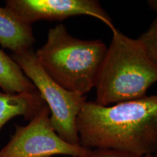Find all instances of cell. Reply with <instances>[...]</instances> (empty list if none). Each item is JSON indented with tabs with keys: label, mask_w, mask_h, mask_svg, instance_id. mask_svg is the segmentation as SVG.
I'll return each mask as SVG.
<instances>
[{
	"label": "cell",
	"mask_w": 157,
	"mask_h": 157,
	"mask_svg": "<svg viewBox=\"0 0 157 157\" xmlns=\"http://www.w3.org/2000/svg\"><path fill=\"white\" fill-rule=\"evenodd\" d=\"M15 128L10 140L0 149V157H78L89 151L82 146L70 144L57 134L51 124L47 105L28 124H15Z\"/></svg>",
	"instance_id": "cell-5"
},
{
	"label": "cell",
	"mask_w": 157,
	"mask_h": 157,
	"mask_svg": "<svg viewBox=\"0 0 157 157\" xmlns=\"http://www.w3.org/2000/svg\"><path fill=\"white\" fill-rule=\"evenodd\" d=\"M11 58L34 84L48 105L56 132L70 144L80 146L76 119L87 102L85 96L68 91L56 83L39 64L32 48L13 52Z\"/></svg>",
	"instance_id": "cell-4"
},
{
	"label": "cell",
	"mask_w": 157,
	"mask_h": 157,
	"mask_svg": "<svg viewBox=\"0 0 157 157\" xmlns=\"http://www.w3.org/2000/svg\"><path fill=\"white\" fill-rule=\"evenodd\" d=\"M46 105L38 91L15 94L0 91V131L15 117L31 120Z\"/></svg>",
	"instance_id": "cell-8"
},
{
	"label": "cell",
	"mask_w": 157,
	"mask_h": 157,
	"mask_svg": "<svg viewBox=\"0 0 157 157\" xmlns=\"http://www.w3.org/2000/svg\"><path fill=\"white\" fill-rule=\"evenodd\" d=\"M5 7L29 25L39 21H61L87 15L102 21L111 31L116 29L98 0H7Z\"/></svg>",
	"instance_id": "cell-6"
},
{
	"label": "cell",
	"mask_w": 157,
	"mask_h": 157,
	"mask_svg": "<svg viewBox=\"0 0 157 157\" xmlns=\"http://www.w3.org/2000/svg\"><path fill=\"white\" fill-rule=\"evenodd\" d=\"M78 157H145L132 153L113 149H89L84 156Z\"/></svg>",
	"instance_id": "cell-11"
},
{
	"label": "cell",
	"mask_w": 157,
	"mask_h": 157,
	"mask_svg": "<svg viewBox=\"0 0 157 157\" xmlns=\"http://www.w3.org/2000/svg\"><path fill=\"white\" fill-rule=\"evenodd\" d=\"M157 82V64L137 39L116 28L108 47L95 88V103L103 106L139 99Z\"/></svg>",
	"instance_id": "cell-2"
},
{
	"label": "cell",
	"mask_w": 157,
	"mask_h": 157,
	"mask_svg": "<svg viewBox=\"0 0 157 157\" xmlns=\"http://www.w3.org/2000/svg\"><path fill=\"white\" fill-rule=\"evenodd\" d=\"M137 39L144 47L149 58L157 64V17Z\"/></svg>",
	"instance_id": "cell-10"
},
{
	"label": "cell",
	"mask_w": 157,
	"mask_h": 157,
	"mask_svg": "<svg viewBox=\"0 0 157 157\" xmlns=\"http://www.w3.org/2000/svg\"><path fill=\"white\" fill-rule=\"evenodd\" d=\"M36 41L31 25L13 12L0 7V44L13 52L31 48Z\"/></svg>",
	"instance_id": "cell-7"
},
{
	"label": "cell",
	"mask_w": 157,
	"mask_h": 157,
	"mask_svg": "<svg viewBox=\"0 0 157 157\" xmlns=\"http://www.w3.org/2000/svg\"><path fill=\"white\" fill-rule=\"evenodd\" d=\"M80 146L141 156L157 153V95L103 106L87 101L76 119Z\"/></svg>",
	"instance_id": "cell-1"
},
{
	"label": "cell",
	"mask_w": 157,
	"mask_h": 157,
	"mask_svg": "<svg viewBox=\"0 0 157 157\" xmlns=\"http://www.w3.org/2000/svg\"><path fill=\"white\" fill-rule=\"evenodd\" d=\"M147 4L151 10L157 13V0H149L147 2Z\"/></svg>",
	"instance_id": "cell-12"
},
{
	"label": "cell",
	"mask_w": 157,
	"mask_h": 157,
	"mask_svg": "<svg viewBox=\"0 0 157 157\" xmlns=\"http://www.w3.org/2000/svg\"><path fill=\"white\" fill-rule=\"evenodd\" d=\"M108 47L101 39L83 40L71 35L63 24L48 31L36 53L48 75L68 91L84 96L95 87Z\"/></svg>",
	"instance_id": "cell-3"
},
{
	"label": "cell",
	"mask_w": 157,
	"mask_h": 157,
	"mask_svg": "<svg viewBox=\"0 0 157 157\" xmlns=\"http://www.w3.org/2000/svg\"><path fill=\"white\" fill-rule=\"evenodd\" d=\"M145 157H157V153L155 154H153V155H149V156H146Z\"/></svg>",
	"instance_id": "cell-13"
},
{
	"label": "cell",
	"mask_w": 157,
	"mask_h": 157,
	"mask_svg": "<svg viewBox=\"0 0 157 157\" xmlns=\"http://www.w3.org/2000/svg\"><path fill=\"white\" fill-rule=\"evenodd\" d=\"M0 87L6 93L37 92L36 88L25 75L19 65L0 50Z\"/></svg>",
	"instance_id": "cell-9"
}]
</instances>
